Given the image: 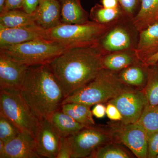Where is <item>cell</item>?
<instances>
[{"label":"cell","mask_w":158,"mask_h":158,"mask_svg":"<svg viewBox=\"0 0 158 158\" xmlns=\"http://www.w3.org/2000/svg\"><path fill=\"white\" fill-rule=\"evenodd\" d=\"M102 56L96 45L72 48L47 64L61 85L66 98L95 78L103 69Z\"/></svg>","instance_id":"1"},{"label":"cell","mask_w":158,"mask_h":158,"mask_svg":"<svg viewBox=\"0 0 158 158\" xmlns=\"http://www.w3.org/2000/svg\"><path fill=\"white\" fill-rule=\"evenodd\" d=\"M40 119L59 110L65 98L63 89L48 64L31 66L19 92Z\"/></svg>","instance_id":"2"},{"label":"cell","mask_w":158,"mask_h":158,"mask_svg":"<svg viewBox=\"0 0 158 158\" xmlns=\"http://www.w3.org/2000/svg\"><path fill=\"white\" fill-rule=\"evenodd\" d=\"M127 86L119 79L118 73L103 68L88 85L65 98L62 104L77 102L91 107L108 102Z\"/></svg>","instance_id":"3"},{"label":"cell","mask_w":158,"mask_h":158,"mask_svg":"<svg viewBox=\"0 0 158 158\" xmlns=\"http://www.w3.org/2000/svg\"><path fill=\"white\" fill-rule=\"evenodd\" d=\"M70 48L50 40H32L0 48V52L21 64L31 66L48 64Z\"/></svg>","instance_id":"4"},{"label":"cell","mask_w":158,"mask_h":158,"mask_svg":"<svg viewBox=\"0 0 158 158\" xmlns=\"http://www.w3.org/2000/svg\"><path fill=\"white\" fill-rule=\"evenodd\" d=\"M112 24H100L90 20L81 24L61 23L55 27L47 30L46 32L50 40L70 48L81 47L96 45Z\"/></svg>","instance_id":"5"},{"label":"cell","mask_w":158,"mask_h":158,"mask_svg":"<svg viewBox=\"0 0 158 158\" xmlns=\"http://www.w3.org/2000/svg\"><path fill=\"white\" fill-rule=\"evenodd\" d=\"M139 35L132 19L125 15L110 26L96 45L103 55L120 51H135Z\"/></svg>","instance_id":"6"},{"label":"cell","mask_w":158,"mask_h":158,"mask_svg":"<svg viewBox=\"0 0 158 158\" xmlns=\"http://www.w3.org/2000/svg\"><path fill=\"white\" fill-rule=\"evenodd\" d=\"M0 113L21 131L29 133L35 138L40 119L24 101L19 92L0 90Z\"/></svg>","instance_id":"7"},{"label":"cell","mask_w":158,"mask_h":158,"mask_svg":"<svg viewBox=\"0 0 158 158\" xmlns=\"http://www.w3.org/2000/svg\"><path fill=\"white\" fill-rule=\"evenodd\" d=\"M66 138L71 151V158H89L99 148L115 142L113 127L95 125L85 127Z\"/></svg>","instance_id":"8"},{"label":"cell","mask_w":158,"mask_h":158,"mask_svg":"<svg viewBox=\"0 0 158 158\" xmlns=\"http://www.w3.org/2000/svg\"><path fill=\"white\" fill-rule=\"evenodd\" d=\"M108 102L112 103L118 108L123 117L121 123L125 124L138 122L148 105L143 90L127 86Z\"/></svg>","instance_id":"9"},{"label":"cell","mask_w":158,"mask_h":158,"mask_svg":"<svg viewBox=\"0 0 158 158\" xmlns=\"http://www.w3.org/2000/svg\"><path fill=\"white\" fill-rule=\"evenodd\" d=\"M115 142L127 147L137 158H148V133L137 123L112 127Z\"/></svg>","instance_id":"10"},{"label":"cell","mask_w":158,"mask_h":158,"mask_svg":"<svg viewBox=\"0 0 158 158\" xmlns=\"http://www.w3.org/2000/svg\"><path fill=\"white\" fill-rule=\"evenodd\" d=\"M29 67L0 52V90L19 92Z\"/></svg>","instance_id":"11"},{"label":"cell","mask_w":158,"mask_h":158,"mask_svg":"<svg viewBox=\"0 0 158 158\" xmlns=\"http://www.w3.org/2000/svg\"><path fill=\"white\" fill-rule=\"evenodd\" d=\"M61 137L48 118H41L35 140L40 157L57 158Z\"/></svg>","instance_id":"12"},{"label":"cell","mask_w":158,"mask_h":158,"mask_svg":"<svg viewBox=\"0 0 158 158\" xmlns=\"http://www.w3.org/2000/svg\"><path fill=\"white\" fill-rule=\"evenodd\" d=\"M38 40L49 39L46 30L36 23L18 27H0V48Z\"/></svg>","instance_id":"13"},{"label":"cell","mask_w":158,"mask_h":158,"mask_svg":"<svg viewBox=\"0 0 158 158\" xmlns=\"http://www.w3.org/2000/svg\"><path fill=\"white\" fill-rule=\"evenodd\" d=\"M37 144L34 136L21 132L19 135L5 143V158H39Z\"/></svg>","instance_id":"14"},{"label":"cell","mask_w":158,"mask_h":158,"mask_svg":"<svg viewBox=\"0 0 158 158\" xmlns=\"http://www.w3.org/2000/svg\"><path fill=\"white\" fill-rule=\"evenodd\" d=\"M34 14L38 26L46 30L55 27L62 23L61 2L57 0H39Z\"/></svg>","instance_id":"15"},{"label":"cell","mask_w":158,"mask_h":158,"mask_svg":"<svg viewBox=\"0 0 158 158\" xmlns=\"http://www.w3.org/2000/svg\"><path fill=\"white\" fill-rule=\"evenodd\" d=\"M135 53L139 62L146 61L158 52V22L139 32Z\"/></svg>","instance_id":"16"},{"label":"cell","mask_w":158,"mask_h":158,"mask_svg":"<svg viewBox=\"0 0 158 158\" xmlns=\"http://www.w3.org/2000/svg\"><path fill=\"white\" fill-rule=\"evenodd\" d=\"M62 23L81 24L89 20V14L81 4V0H61Z\"/></svg>","instance_id":"17"},{"label":"cell","mask_w":158,"mask_h":158,"mask_svg":"<svg viewBox=\"0 0 158 158\" xmlns=\"http://www.w3.org/2000/svg\"><path fill=\"white\" fill-rule=\"evenodd\" d=\"M138 62L135 51L115 52L102 57L103 68L117 73Z\"/></svg>","instance_id":"18"},{"label":"cell","mask_w":158,"mask_h":158,"mask_svg":"<svg viewBox=\"0 0 158 158\" xmlns=\"http://www.w3.org/2000/svg\"><path fill=\"white\" fill-rule=\"evenodd\" d=\"M132 21L139 32L158 22V0H141L139 11Z\"/></svg>","instance_id":"19"},{"label":"cell","mask_w":158,"mask_h":158,"mask_svg":"<svg viewBox=\"0 0 158 158\" xmlns=\"http://www.w3.org/2000/svg\"><path fill=\"white\" fill-rule=\"evenodd\" d=\"M148 68L143 63L137 62L118 72V77L127 86L144 88L147 82Z\"/></svg>","instance_id":"20"},{"label":"cell","mask_w":158,"mask_h":158,"mask_svg":"<svg viewBox=\"0 0 158 158\" xmlns=\"http://www.w3.org/2000/svg\"><path fill=\"white\" fill-rule=\"evenodd\" d=\"M61 137H67L85 127L68 114L59 110L54 112L48 118Z\"/></svg>","instance_id":"21"},{"label":"cell","mask_w":158,"mask_h":158,"mask_svg":"<svg viewBox=\"0 0 158 158\" xmlns=\"http://www.w3.org/2000/svg\"><path fill=\"white\" fill-rule=\"evenodd\" d=\"M35 23L34 13L29 14L23 9L8 10L0 14V27H18Z\"/></svg>","instance_id":"22"},{"label":"cell","mask_w":158,"mask_h":158,"mask_svg":"<svg viewBox=\"0 0 158 158\" xmlns=\"http://www.w3.org/2000/svg\"><path fill=\"white\" fill-rule=\"evenodd\" d=\"M90 107L80 103L69 102L62 104L60 110L79 123L88 127L95 125Z\"/></svg>","instance_id":"23"},{"label":"cell","mask_w":158,"mask_h":158,"mask_svg":"<svg viewBox=\"0 0 158 158\" xmlns=\"http://www.w3.org/2000/svg\"><path fill=\"white\" fill-rule=\"evenodd\" d=\"M125 15L126 14L121 7L116 9H108L102 5L97 4L91 8L89 19L90 21L100 24L110 25Z\"/></svg>","instance_id":"24"},{"label":"cell","mask_w":158,"mask_h":158,"mask_svg":"<svg viewBox=\"0 0 158 158\" xmlns=\"http://www.w3.org/2000/svg\"><path fill=\"white\" fill-rule=\"evenodd\" d=\"M133 156L129 151L117 142H112L99 148L90 158H130Z\"/></svg>","instance_id":"25"},{"label":"cell","mask_w":158,"mask_h":158,"mask_svg":"<svg viewBox=\"0 0 158 158\" xmlns=\"http://www.w3.org/2000/svg\"><path fill=\"white\" fill-rule=\"evenodd\" d=\"M143 90L147 99L148 106L158 105V64L149 66L147 83Z\"/></svg>","instance_id":"26"},{"label":"cell","mask_w":158,"mask_h":158,"mask_svg":"<svg viewBox=\"0 0 158 158\" xmlns=\"http://www.w3.org/2000/svg\"><path fill=\"white\" fill-rule=\"evenodd\" d=\"M148 133L158 131V105L146 106L137 122Z\"/></svg>","instance_id":"27"},{"label":"cell","mask_w":158,"mask_h":158,"mask_svg":"<svg viewBox=\"0 0 158 158\" xmlns=\"http://www.w3.org/2000/svg\"><path fill=\"white\" fill-rule=\"evenodd\" d=\"M21 132L16 125L0 113V140L6 143L17 137Z\"/></svg>","instance_id":"28"},{"label":"cell","mask_w":158,"mask_h":158,"mask_svg":"<svg viewBox=\"0 0 158 158\" xmlns=\"http://www.w3.org/2000/svg\"><path fill=\"white\" fill-rule=\"evenodd\" d=\"M125 13L133 19L138 13L141 6V0H118Z\"/></svg>","instance_id":"29"},{"label":"cell","mask_w":158,"mask_h":158,"mask_svg":"<svg viewBox=\"0 0 158 158\" xmlns=\"http://www.w3.org/2000/svg\"><path fill=\"white\" fill-rule=\"evenodd\" d=\"M158 155V131L148 133V158H156Z\"/></svg>","instance_id":"30"},{"label":"cell","mask_w":158,"mask_h":158,"mask_svg":"<svg viewBox=\"0 0 158 158\" xmlns=\"http://www.w3.org/2000/svg\"><path fill=\"white\" fill-rule=\"evenodd\" d=\"M71 151L66 137H61L57 158H71Z\"/></svg>","instance_id":"31"},{"label":"cell","mask_w":158,"mask_h":158,"mask_svg":"<svg viewBox=\"0 0 158 158\" xmlns=\"http://www.w3.org/2000/svg\"><path fill=\"white\" fill-rule=\"evenodd\" d=\"M106 115L108 118L113 121H122V116L118 108L112 103L108 102L106 106Z\"/></svg>","instance_id":"32"},{"label":"cell","mask_w":158,"mask_h":158,"mask_svg":"<svg viewBox=\"0 0 158 158\" xmlns=\"http://www.w3.org/2000/svg\"><path fill=\"white\" fill-rule=\"evenodd\" d=\"M39 0H24L23 9L29 14L34 13L38 3Z\"/></svg>","instance_id":"33"},{"label":"cell","mask_w":158,"mask_h":158,"mask_svg":"<svg viewBox=\"0 0 158 158\" xmlns=\"http://www.w3.org/2000/svg\"><path fill=\"white\" fill-rule=\"evenodd\" d=\"M23 2L24 0H6L4 11L13 9H23Z\"/></svg>","instance_id":"34"},{"label":"cell","mask_w":158,"mask_h":158,"mask_svg":"<svg viewBox=\"0 0 158 158\" xmlns=\"http://www.w3.org/2000/svg\"><path fill=\"white\" fill-rule=\"evenodd\" d=\"M91 111L93 116L96 118H102L106 115V106L103 103L97 104L94 105Z\"/></svg>","instance_id":"35"},{"label":"cell","mask_w":158,"mask_h":158,"mask_svg":"<svg viewBox=\"0 0 158 158\" xmlns=\"http://www.w3.org/2000/svg\"><path fill=\"white\" fill-rule=\"evenodd\" d=\"M101 5L108 9H116L121 7L118 0H100Z\"/></svg>","instance_id":"36"},{"label":"cell","mask_w":158,"mask_h":158,"mask_svg":"<svg viewBox=\"0 0 158 158\" xmlns=\"http://www.w3.org/2000/svg\"><path fill=\"white\" fill-rule=\"evenodd\" d=\"M158 62V52L150 58L145 62L144 65L147 66L155 65Z\"/></svg>","instance_id":"37"},{"label":"cell","mask_w":158,"mask_h":158,"mask_svg":"<svg viewBox=\"0 0 158 158\" xmlns=\"http://www.w3.org/2000/svg\"><path fill=\"white\" fill-rule=\"evenodd\" d=\"M0 158H5V143L0 140Z\"/></svg>","instance_id":"38"},{"label":"cell","mask_w":158,"mask_h":158,"mask_svg":"<svg viewBox=\"0 0 158 158\" xmlns=\"http://www.w3.org/2000/svg\"><path fill=\"white\" fill-rule=\"evenodd\" d=\"M6 0H0V13H2L5 10Z\"/></svg>","instance_id":"39"},{"label":"cell","mask_w":158,"mask_h":158,"mask_svg":"<svg viewBox=\"0 0 158 158\" xmlns=\"http://www.w3.org/2000/svg\"><path fill=\"white\" fill-rule=\"evenodd\" d=\"M156 158H158V155L157 156Z\"/></svg>","instance_id":"40"},{"label":"cell","mask_w":158,"mask_h":158,"mask_svg":"<svg viewBox=\"0 0 158 158\" xmlns=\"http://www.w3.org/2000/svg\"><path fill=\"white\" fill-rule=\"evenodd\" d=\"M57 1H59V2H60V1H61V0H57Z\"/></svg>","instance_id":"41"},{"label":"cell","mask_w":158,"mask_h":158,"mask_svg":"<svg viewBox=\"0 0 158 158\" xmlns=\"http://www.w3.org/2000/svg\"><path fill=\"white\" fill-rule=\"evenodd\" d=\"M156 64H158V62H157V63H156Z\"/></svg>","instance_id":"42"}]
</instances>
